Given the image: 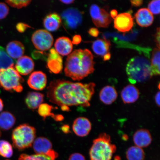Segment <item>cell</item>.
I'll use <instances>...</instances> for the list:
<instances>
[{"label":"cell","mask_w":160,"mask_h":160,"mask_svg":"<svg viewBox=\"0 0 160 160\" xmlns=\"http://www.w3.org/2000/svg\"><path fill=\"white\" fill-rule=\"evenodd\" d=\"M25 47L22 43L18 41H12L8 43L6 52L11 58L18 59L25 53Z\"/></svg>","instance_id":"cell-21"},{"label":"cell","mask_w":160,"mask_h":160,"mask_svg":"<svg viewBox=\"0 0 160 160\" xmlns=\"http://www.w3.org/2000/svg\"><path fill=\"white\" fill-rule=\"evenodd\" d=\"M15 68L20 75H27L33 71L34 63L31 58L27 56H22L18 59Z\"/></svg>","instance_id":"cell-15"},{"label":"cell","mask_w":160,"mask_h":160,"mask_svg":"<svg viewBox=\"0 0 160 160\" xmlns=\"http://www.w3.org/2000/svg\"><path fill=\"white\" fill-rule=\"evenodd\" d=\"M95 83L73 82L64 79L53 80L47 89L49 101L60 107L80 106L89 107L95 93Z\"/></svg>","instance_id":"cell-1"},{"label":"cell","mask_w":160,"mask_h":160,"mask_svg":"<svg viewBox=\"0 0 160 160\" xmlns=\"http://www.w3.org/2000/svg\"><path fill=\"white\" fill-rule=\"evenodd\" d=\"M133 141L136 146L142 148L151 144L152 137L148 130L140 129L136 131L133 135Z\"/></svg>","instance_id":"cell-16"},{"label":"cell","mask_w":160,"mask_h":160,"mask_svg":"<svg viewBox=\"0 0 160 160\" xmlns=\"http://www.w3.org/2000/svg\"><path fill=\"white\" fill-rule=\"evenodd\" d=\"M33 148L36 154L44 155L55 160L58 157V154L52 149L51 142L47 138L40 137L35 140L33 143Z\"/></svg>","instance_id":"cell-9"},{"label":"cell","mask_w":160,"mask_h":160,"mask_svg":"<svg viewBox=\"0 0 160 160\" xmlns=\"http://www.w3.org/2000/svg\"><path fill=\"white\" fill-rule=\"evenodd\" d=\"M62 3L65 4L69 5L72 3L74 2V1L71 0V1H60Z\"/></svg>","instance_id":"cell-44"},{"label":"cell","mask_w":160,"mask_h":160,"mask_svg":"<svg viewBox=\"0 0 160 160\" xmlns=\"http://www.w3.org/2000/svg\"><path fill=\"white\" fill-rule=\"evenodd\" d=\"M61 109L63 111H69V108L68 107H66V106H62L61 107Z\"/></svg>","instance_id":"cell-47"},{"label":"cell","mask_w":160,"mask_h":160,"mask_svg":"<svg viewBox=\"0 0 160 160\" xmlns=\"http://www.w3.org/2000/svg\"><path fill=\"white\" fill-rule=\"evenodd\" d=\"M36 135V130L34 127L27 124L18 126L12 133L14 147L20 151L31 147Z\"/></svg>","instance_id":"cell-5"},{"label":"cell","mask_w":160,"mask_h":160,"mask_svg":"<svg viewBox=\"0 0 160 160\" xmlns=\"http://www.w3.org/2000/svg\"><path fill=\"white\" fill-rule=\"evenodd\" d=\"M31 1H5L11 7L17 9H21L27 7L31 2Z\"/></svg>","instance_id":"cell-32"},{"label":"cell","mask_w":160,"mask_h":160,"mask_svg":"<svg viewBox=\"0 0 160 160\" xmlns=\"http://www.w3.org/2000/svg\"><path fill=\"white\" fill-rule=\"evenodd\" d=\"M160 2L159 0H154L149 3L148 9L152 14L158 15L160 13Z\"/></svg>","instance_id":"cell-33"},{"label":"cell","mask_w":160,"mask_h":160,"mask_svg":"<svg viewBox=\"0 0 160 160\" xmlns=\"http://www.w3.org/2000/svg\"><path fill=\"white\" fill-rule=\"evenodd\" d=\"M47 67L51 72L59 74L62 71L63 59L55 49L52 48L48 54Z\"/></svg>","instance_id":"cell-11"},{"label":"cell","mask_w":160,"mask_h":160,"mask_svg":"<svg viewBox=\"0 0 160 160\" xmlns=\"http://www.w3.org/2000/svg\"><path fill=\"white\" fill-rule=\"evenodd\" d=\"M61 129L62 131L65 133H69L70 132V127L68 125H64L62 126L61 128Z\"/></svg>","instance_id":"cell-41"},{"label":"cell","mask_w":160,"mask_h":160,"mask_svg":"<svg viewBox=\"0 0 160 160\" xmlns=\"http://www.w3.org/2000/svg\"><path fill=\"white\" fill-rule=\"evenodd\" d=\"M160 49H153L151 63V70L153 75H160Z\"/></svg>","instance_id":"cell-28"},{"label":"cell","mask_w":160,"mask_h":160,"mask_svg":"<svg viewBox=\"0 0 160 160\" xmlns=\"http://www.w3.org/2000/svg\"><path fill=\"white\" fill-rule=\"evenodd\" d=\"M53 109V106L48 103H42L40 105L38 109V113L40 116L43 118L45 120L47 118L51 117L57 121H61L64 119L63 116L61 115H55L52 112Z\"/></svg>","instance_id":"cell-25"},{"label":"cell","mask_w":160,"mask_h":160,"mask_svg":"<svg viewBox=\"0 0 160 160\" xmlns=\"http://www.w3.org/2000/svg\"><path fill=\"white\" fill-rule=\"evenodd\" d=\"M61 17L66 27L70 29L77 28L82 21L81 13L75 8H69L65 10L62 13Z\"/></svg>","instance_id":"cell-10"},{"label":"cell","mask_w":160,"mask_h":160,"mask_svg":"<svg viewBox=\"0 0 160 160\" xmlns=\"http://www.w3.org/2000/svg\"><path fill=\"white\" fill-rule=\"evenodd\" d=\"M128 160H144L145 155L142 149L137 146H132L126 153Z\"/></svg>","instance_id":"cell-27"},{"label":"cell","mask_w":160,"mask_h":160,"mask_svg":"<svg viewBox=\"0 0 160 160\" xmlns=\"http://www.w3.org/2000/svg\"><path fill=\"white\" fill-rule=\"evenodd\" d=\"M55 50L59 54L63 56L71 54L73 50V44L71 40L67 37H61L56 40Z\"/></svg>","instance_id":"cell-18"},{"label":"cell","mask_w":160,"mask_h":160,"mask_svg":"<svg viewBox=\"0 0 160 160\" xmlns=\"http://www.w3.org/2000/svg\"><path fill=\"white\" fill-rule=\"evenodd\" d=\"M126 71L129 81L132 83L142 82L151 79L153 76L149 60L139 56L130 60Z\"/></svg>","instance_id":"cell-3"},{"label":"cell","mask_w":160,"mask_h":160,"mask_svg":"<svg viewBox=\"0 0 160 160\" xmlns=\"http://www.w3.org/2000/svg\"><path fill=\"white\" fill-rule=\"evenodd\" d=\"M15 122L14 116L10 112L5 111L0 114V128L3 131L11 129Z\"/></svg>","instance_id":"cell-26"},{"label":"cell","mask_w":160,"mask_h":160,"mask_svg":"<svg viewBox=\"0 0 160 160\" xmlns=\"http://www.w3.org/2000/svg\"><path fill=\"white\" fill-rule=\"evenodd\" d=\"M135 18L138 24L140 27H147L153 23L154 18L152 14L147 8H141L135 14Z\"/></svg>","instance_id":"cell-19"},{"label":"cell","mask_w":160,"mask_h":160,"mask_svg":"<svg viewBox=\"0 0 160 160\" xmlns=\"http://www.w3.org/2000/svg\"><path fill=\"white\" fill-rule=\"evenodd\" d=\"M61 18L57 13L49 14L43 20V25L48 31L53 32L58 29L61 26Z\"/></svg>","instance_id":"cell-23"},{"label":"cell","mask_w":160,"mask_h":160,"mask_svg":"<svg viewBox=\"0 0 160 160\" xmlns=\"http://www.w3.org/2000/svg\"><path fill=\"white\" fill-rule=\"evenodd\" d=\"M32 41L36 49L39 51H46L52 47L54 39L52 35L48 31L39 29L33 34Z\"/></svg>","instance_id":"cell-7"},{"label":"cell","mask_w":160,"mask_h":160,"mask_svg":"<svg viewBox=\"0 0 160 160\" xmlns=\"http://www.w3.org/2000/svg\"><path fill=\"white\" fill-rule=\"evenodd\" d=\"M160 92H158L155 96V101L156 104L159 107L160 106Z\"/></svg>","instance_id":"cell-42"},{"label":"cell","mask_w":160,"mask_h":160,"mask_svg":"<svg viewBox=\"0 0 160 160\" xmlns=\"http://www.w3.org/2000/svg\"><path fill=\"white\" fill-rule=\"evenodd\" d=\"M91 129V123L87 118L83 117L78 118L73 122V131L78 137H86L89 134Z\"/></svg>","instance_id":"cell-14"},{"label":"cell","mask_w":160,"mask_h":160,"mask_svg":"<svg viewBox=\"0 0 160 160\" xmlns=\"http://www.w3.org/2000/svg\"><path fill=\"white\" fill-rule=\"evenodd\" d=\"M4 105L2 100L0 98V112L2 111Z\"/></svg>","instance_id":"cell-46"},{"label":"cell","mask_w":160,"mask_h":160,"mask_svg":"<svg viewBox=\"0 0 160 160\" xmlns=\"http://www.w3.org/2000/svg\"></svg>","instance_id":"cell-49"},{"label":"cell","mask_w":160,"mask_h":160,"mask_svg":"<svg viewBox=\"0 0 160 160\" xmlns=\"http://www.w3.org/2000/svg\"><path fill=\"white\" fill-rule=\"evenodd\" d=\"M110 15L111 16L112 19H115L118 15V12L117 10L115 9L112 10L111 12H110Z\"/></svg>","instance_id":"cell-43"},{"label":"cell","mask_w":160,"mask_h":160,"mask_svg":"<svg viewBox=\"0 0 160 160\" xmlns=\"http://www.w3.org/2000/svg\"><path fill=\"white\" fill-rule=\"evenodd\" d=\"M114 23L116 29L125 33L130 31L133 27V19L128 13H121L116 17Z\"/></svg>","instance_id":"cell-12"},{"label":"cell","mask_w":160,"mask_h":160,"mask_svg":"<svg viewBox=\"0 0 160 160\" xmlns=\"http://www.w3.org/2000/svg\"><path fill=\"white\" fill-rule=\"evenodd\" d=\"M68 160H86L84 156L78 153L72 154L69 158Z\"/></svg>","instance_id":"cell-35"},{"label":"cell","mask_w":160,"mask_h":160,"mask_svg":"<svg viewBox=\"0 0 160 160\" xmlns=\"http://www.w3.org/2000/svg\"><path fill=\"white\" fill-rule=\"evenodd\" d=\"M9 8L4 3L0 2V20L5 18L9 13Z\"/></svg>","instance_id":"cell-34"},{"label":"cell","mask_w":160,"mask_h":160,"mask_svg":"<svg viewBox=\"0 0 160 160\" xmlns=\"http://www.w3.org/2000/svg\"><path fill=\"white\" fill-rule=\"evenodd\" d=\"M44 98V96L42 93L35 92H29L25 98L26 104L30 109H36L43 102Z\"/></svg>","instance_id":"cell-22"},{"label":"cell","mask_w":160,"mask_h":160,"mask_svg":"<svg viewBox=\"0 0 160 160\" xmlns=\"http://www.w3.org/2000/svg\"><path fill=\"white\" fill-rule=\"evenodd\" d=\"M1 131H0V137H1Z\"/></svg>","instance_id":"cell-48"},{"label":"cell","mask_w":160,"mask_h":160,"mask_svg":"<svg viewBox=\"0 0 160 160\" xmlns=\"http://www.w3.org/2000/svg\"><path fill=\"white\" fill-rule=\"evenodd\" d=\"M88 33L92 37H97L99 35V32L97 28H91L89 29Z\"/></svg>","instance_id":"cell-37"},{"label":"cell","mask_w":160,"mask_h":160,"mask_svg":"<svg viewBox=\"0 0 160 160\" xmlns=\"http://www.w3.org/2000/svg\"><path fill=\"white\" fill-rule=\"evenodd\" d=\"M18 160H52L51 158L44 155L38 154L29 155L23 153L20 155Z\"/></svg>","instance_id":"cell-31"},{"label":"cell","mask_w":160,"mask_h":160,"mask_svg":"<svg viewBox=\"0 0 160 160\" xmlns=\"http://www.w3.org/2000/svg\"><path fill=\"white\" fill-rule=\"evenodd\" d=\"M111 43L105 39H98L93 42L92 46L93 51L99 56L104 57L109 53Z\"/></svg>","instance_id":"cell-24"},{"label":"cell","mask_w":160,"mask_h":160,"mask_svg":"<svg viewBox=\"0 0 160 160\" xmlns=\"http://www.w3.org/2000/svg\"><path fill=\"white\" fill-rule=\"evenodd\" d=\"M13 155V149L11 144L5 140L0 141V155L2 157L11 158Z\"/></svg>","instance_id":"cell-30"},{"label":"cell","mask_w":160,"mask_h":160,"mask_svg":"<svg viewBox=\"0 0 160 160\" xmlns=\"http://www.w3.org/2000/svg\"><path fill=\"white\" fill-rule=\"evenodd\" d=\"M14 61L8 55L5 49L0 46V69L13 67Z\"/></svg>","instance_id":"cell-29"},{"label":"cell","mask_w":160,"mask_h":160,"mask_svg":"<svg viewBox=\"0 0 160 160\" xmlns=\"http://www.w3.org/2000/svg\"><path fill=\"white\" fill-rule=\"evenodd\" d=\"M90 13L93 23L98 28L108 27L112 20L109 14L105 9L101 8L97 5L91 6Z\"/></svg>","instance_id":"cell-8"},{"label":"cell","mask_w":160,"mask_h":160,"mask_svg":"<svg viewBox=\"0 0 160 160\" xmlns=\"http://www.w3.org/2000/svg\"><path fill=\"white\" fill-rule=\"evenodd\" d=\"M94 64L93 55L89 50H75L66 59L65 75L74 81H80L93 73Z\"/></svg>","instance_id":"cell-2"},{"label":"cell","mask_w":160,"mask_h":160,"mask_svg":"<svg viewBox=\"0 0 160 160\" xmlns=\"http://www.w3.org/2000/svg\"><path fill=\"white\" fill-rule=\"evenodd\" d=\"M111 55L110 53L106 55L105 56L103 57V59L104 61H108V60H109L111 58Z\"/></svg>","instance_id":"cell-45"},{"label":"cell","mask_w":160,"mask_h":160,"mask_svg":"<svg viewBox=\"0 0 160 160\" xmlns=\"http://www.w3.org/2000/svg\"><path fill=\"white\" fill-rule=\"evenodd\" d=\"M117 91L111 86H107L103 87L100 91L99 98L102 102L107 105H109L114 102L117 99Z\"/></svg>","instance_id":"cell-20"},{"label":"cell","mask_w":160,"mask_h":160,"mask_svg":"<svg viewBox=\"0 0 160 160\" xmlns=\"http://www.w3.org/2000/svg\"><path fill=\"white\" fill-rule=\"evenodd\" d=\"M47 81L45 74L41 71H37L31 73L28 80L27 83L31 89L37 91H42L47 86Z\"/></svg>","instance_id":"cell-13"},{"label":"cell","mask_w":160,"mask_h":160,"mask_svg":"<svg viewBox=\"0 0 160 160\" xmlns=\"http://www.w3.org/2000/svg\"><path fill=\"white\" fill-rule=\"evenodd\" d=\"M139 95L138 89L132 85L126 86L124 88L121 92L122 100L125 104L135 102L139 99Z\"/></svg>","instance_id":"cell-17"},{"label":"cell","mask_w":160,"mask_h":160,"mask_svg":"<svg viewBox=\"0 0 160 160\" xmlns=\"http://www.w3.org/2000/svg\"><path fill=\"white\" fill-rule=\"evenodd\" d=\"M82 38L81 36L79 35H76L73 37L72 43L74 45L79 44L81 42Z\"/></svg>","instance_id":"cell-39"},{"label":"cell","mask_w":160,"mask_h":160,"mask_svg":"<svg viewBox=\"0 0 160 160\" xmlns=\"http://www.w3.org/2000/svg\"><path fill=\"white\" fill-rule=\"evenodd\" d=\"M30 27L28 25L22 23H18L17 26H16V28H17L18 31L21 33L23 32L28 28Z\"/></svg>","instance_id":"cell-36"},{"label":"cell","mask_w":160,"mask_h":160,"mask_svg":"<svg viewBox=\"0 0 160 160\" xmlns=\"http://www.w3.org/2000/svg\"><path fill=\"white\" fill-rule=\"evenodd\" d=\"M117 149L112 143L111 137L106 133L100 134L93 140L89 151L91 160H111Z\"/></svg>","instance_id":"cell-4"},{"label":"cell","mask_w":160,"mask_h":160,"mask_svg":"<svg viewBox=\"0 0 160 160\" xmlns=\"http://www.w3.org/2000/svg\"><path fill=\"white\" fill-rule=\"evenodd\" d=\"M131 2L132 6L135 7H139L141 6L143 4L142 1H131Z\"/></svg>","instance_id":"cell-40"},{"label":"cell","mask_w":160,"mask_h":160,"mask_svg":"<svg viewBox=\"0 0 160 160\" xmlns=\"http://www.w3.org/2000/svg\"><path fill=\"white\" fill-rule=\"evenodd\" d=\"M155 41L157 43V45L158 49H160V28H158L157 33L155 34Z\"/></svg>","instance_id":"cell-38"},{"label":"cell","mask_w":160,"mask_h":160,"mask_svg":"<svg viewBox=\"0 0 160 160\" xmlns=\"http://www.w3.org/2000/svg\"><path fill=\"white\" fill-rule=\"evenodd\" d=\"M24 81L13 66L0 69V87L5 91L21 92L23 90L22 83Z\"/></svg>","instance_id":"cell-6"}]
</instances>
